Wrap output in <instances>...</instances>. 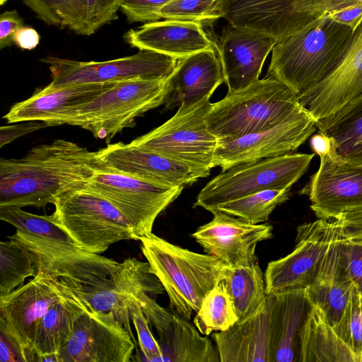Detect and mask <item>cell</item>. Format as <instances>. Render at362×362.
<instances>
[{
    "mask_svg": "<svg viewBox=\"0 0 362 362\" xmlns=\"http://www.w3.org/2000/svg\"><path fill=\"white\" fill-rule=\"evenodd\" d=\"M168 82L169 93L165 103L168 110L188 107L211 97L224 82L217 51L206 49L177 59Z\"/></svg>",
    "mask_w": 362,
    "mask_h": 362,
    "instance_id": "603a6c76",
    "label": "cell"
},
{
    "mask_svg": "<svg viewBox=\"0 0 362 362\" xmlns=\"http://www.w3.org/2000/svg\"><path fill=\"white\" fill-rule=\"evenodd\" d=\"M325 16L356 32L362 23V4H354Z\"/></svg>",
    "mask_w": 362,
    "mask_h": 362,
    "instance_id": "f6af8a7d",
    "label": "cell"
},
{
    "mask_svg": "<svg viewBox=\"0 0 362 362\" xmlns=\"http://www.w3.org/2000/svg\"><path fill=\"white\" fill-rule=\"evenodd\" d=\"M362 93V23L338 67L298 97L316 121L327 117Z\"/></svg>",
    "mask_w": 362,
    "mask_h": 362,
    "instance_id": "ffe728a7",
    "label": "cell"
},
{
    "mask_svg": "<svg viewBox=\"0 0 362 362\" xmlns=\"http://www.w3.org/2000/svg\"><path fill=\"white\" fill-rule=\"evenodd\" d=\"M362 362V291L353 286L342 316L334 328Z\"/></svg>",
    "mask_w": 362,
    "mask_h": 362,
    "instance_id": "f35d334b",
    "label": "cell"
},
{
    "mask_svg": "<svg viewBox=\"0 0 362 362\" xmlns=\"http://www.w3.org/2000/svg\"><path fill=\"white\" fill-rule=\"evenodd\" d=\"M100 170L96 151L58 139L19 159L0 160V207H43L86 186Z\"/></svg>",
    "mask_w": 362,
    "mask_h": 362,
    "instance_id": "6da1fadb",
    "label": "cell"
},
{
    "mask_svg": "<svg viewBox=\"0 0 362 362\" xmlns=\"http://www.w3.org/2000/svg\"><path fill=\"white\" fill-rule=\"evenodd\" d=\"M114 83H88L57 88L47 85L29 98L14 104L3 118L8 123L40 121L45 122L47 127H54L70 109L93 100Z\"/></svg>",
    "mask_w": 362,
    "mask_h": 362,
    "instance_id": "d4e9b609",
    "label": "cell"
},
{
    "mask_svg": "<svg viewBox=\"0 0 362 362\" xmlns=\"http://www.w3.org/2000/svg\"><path fill=\"white\" fill-rule=\"evenodd\" d=\"M172 0H123L120 10L129 23H151L161 18L160 9Z\"/></svg>",
    "mask_w": 362,
    "mask_h": 362,
    "instance_id": "60d3db41",
    "label": "cell"
},
{
    "mask_svg": "<svg viewBox=\"0 0 362 362\" xmlns=\"http://www.w3.org/2000/svg\"><path fill=\"white\" fill-rule=\"evenodd\" d=\"M310 146L315 153L321 157L331 151L333 143L329 137L318 132L311 137Z\"/></svg>",
    "mask_w": 362,
    "mask_h": 362,
    "instance_id": "681fc988",
    "label": "cell"
},
{
    "mask_svg": "<svg viewBox=\"0 0 362 362\" xmlns=\"http://www.w3.org/2000/svg\"><path fill=\"white\" fill-rule=\"evenodd\" d=\"M134 337L112 313L84 311L62 346L60 362H128Z\"/></svg>",
    "mask_w": 362,
    "mask_h": 362,
    "instance_id": "5bb4252c",
    "label": "cell"
},
{
    "mask_svg": "<svg viewBox=\"0 0 362 362\" xmlns=\"http://www.w3.org/2000/svg\"><path fill=\"white\" fill-rule=\"evenodd\" d=\"M355 32L327 16L276 41L266 76L285 84L297 98L331 74L349 50Z\"/></svg>",
    "mask_w": 362,
    "mask_h": 362,
    "instance_id": "7a4b0ae2",
    "label": "cell"
},
{
    "mask_svg": "<svg viewBox=\"0 0 362 362\" xmlns=\"http://www.w3.org/2000/svg\"><path fill=\"white\" fill-rule=\"evenodd\" d=\"M300 362H360L314 303L301 332Z\"/></svg>",
    "mask_w": 362,
    "mask_h": 362,
    "instance_id": "83f0119b",
    "label": "cell"
},
{
    "mask_svg": "<svg viewBox=\"0 0 362 362\" xmlns=\"http://www.w3.org/2000/svg\"><path fill=\"white\" fill-rule=\"evenodd\" d=\"M7 0H1V5H3Z\"/></svg>",
    "mask_w": 362,
    "mask_h": 362,
    "instance_id": "f907efd6",
    "label": "cell"
},
{
    "mask_svg": "<svg viewBox=\"0 0 362 362\" xmlns=\"http://www.w3.org/2000/svg\"><path fill=\"white\" fill-rule=\"evenodd\" d=\"M210 98L179 107L170 119L131 144L185 164L199 179L209 176L214 167L213 158L218 142L206 123L212 105Z\"/></svg>",
    "mask_w": 362,
    "mask_h": 362,
    "instance_id": "52a82bcc",
    "label": "cell"
},
{
    "mask_svg": "<svg viewBox=\"0 0 362 362\" xmlns=\"http://www.w3.org/2000/svg\"><path fill=\"white\" fill-rule=\"evenodd\" d=\"M238 321L231 298L222 282L204 297L194 318V323L201 334L224 331Z\"/></svg>",
    "mask_w": 362,
    "mask_h": 362,
    "instance_id": "8d00e7d4",
    "label": "cell"
},
{
    "mask_svg": "<svg viewBox=\"0 0 362 362\" xmlns=\"http://www.w3.org/2000/svg\"><path fill=\"white\" fill-rule=\"evenodd\" d=\"M40 37L34 28L23 25L15 33L13 43L23 49L31 50L40 42Z\"/></svg>",
    "mask_w": 362,
    "mask_h": 362,
    "instance_id": "bcb514c9",
    "label": "cell"
},
{
    "mask_svg": "<svg viewBox=\"0 0 362 362\" xmlns=\"http://www.w3.org/2000/svg\"><path fill=\"white\" fill-rule=\"evenodd\" d=\"M129 304V314L132 323L136 329L138 342L144 355L143 361L157 362L162 355L158 341L155 339L150 330L147 320L139 302L133 296Z\"/></svg>",
    "mask_w": 362,
    "mask_h": 362,
    "instance_id": "ab89813d",
    "label": "cell"
},
{
    "mask_svg": "<svg viewBox=\"0 0 362 362\" xmlns=\"http://www.w3.org/2000/svg\"><path fill=\"white\" fill-rule=\"evenodd\" d=\"M123 0H66L61 28L77 35L90 36L99 28L117 19Z\"/></svg>",
    "mask_w": 362,
    "mask_h": 362,
    "instance_id": "d6a6232c",
    "label": "cell"
},
{
    "mask_svg": "<svg viewBox=\"0 0 362 362\" xmlns=\"http://www.w3.org/2000/svg\"><path fill=\"white\" fill-rule=\"evenodd\" d=\"M334 219L341 267L353 286L362 291V210L343 213Z\"/></svg>",
    "mask_w": 362,
    "mask_h": 362,
    "instance_id": "836d02e7",
    "label": "cell"
},
{
    "mask_svg": "<svg viewBox=\"0 0 362 362\" xmlns=\"http://www.w3.org/2000/svg\"><path fill=\"white\" fill-rule=\"evenodd\" d=\"M308 110L265 130L233 139H218L213 162L222 171L240 164L293 153L317 129Z\"/></svg>",
    "mask_w": 362,
    "mask_h": 362,
    "instance_id": "7c38bea8",
    "label": "cell"
},
{
    "mask_svg": "<svg viewBox=\"0 0 362 362\" xmlns=\"http://www.w3.org/2000/svg\"><path fill=\"white\" fill-rule=\"evenodd\" d=\"M320 0H221L228 24L260 33L279 41L302 29L315 18Z\"/></svg>",
    "mask_w": 362,
    "mask_h": 362,
    "instance_id": "9a60e30c",
    "label": "cell"
},
{
    "mask_svg": "<svg viewBox=\"0 0 362 362\" xmlns=\"http://www.w3.org/2000/svg\"><path fill=\"white\" fill-rule=\"evenodd\" d=\"M271 294L270 362H300L301 332L313 303L307 288Z\"/></svg>",
    "mask_w": 362,
    "mask_h": 362,
    "instance_id": "7402d4cb",
    "label": "cell"
},
{
    "mask_svg": "<svg viewBox=\"0 0 362 362\" xmlns=\"http://www.w3.org/2000/svg\"><path fill=\"white\" fill-rule=\"evenodd\" d=\"M320 158L318 170L300 191L315 216L328 220L362 210V163L341 156L334 146Z\"/></svg>",
    "mask_w": 362,
    "mask_h": 362,
    "instance_id": "4fadbf2b",
    "label": "cell"
},
{
    "mask_svg": "<svg viewBox=\"0 0 362 362\" xmlns=\"http://www.w3.org/2000/svg\"><path fill=\"white\" fill-rule=\"evenodd\" d=\"M40 61L48 65L52 88L88 83H118L137 79L167 78L177 59L147 49L104 62H81L48 56Z\"/></svg>",
    "mask_w": 362,
    "mask_h": 362,
    "instance_id": "9c48e42d",
    "label": "cell"
},
{
    "mask_svg": "<svg viewBox=\"0 0 362 362\" xmlns=\"http://www.w3.org/2000/svg\"><path fill=\"white\" fill-rule=\"evenodd\" d=\"M161 18L211 25L222 18L221 0H172L160 9Z\"/></svg>",
    "mask_w": 362,
    "mask_h": 362,
    "instance_id": "74e56055",
    "label": "cell"
},
{
    "mask_svg": "<svg viewBox=\"0 0 362 362\" xmlns=\"http://www.w3.org/2000/svg\"><path fill=\"white\" fill-rule=\"evenodd\" d=\"M276 40L230 24L216 43L228 93L242 90L259 79L263 64Z\"/></svg>",
    "mask_w": 362,
    "mask_h": 362,
    "instance_id": "d6986e66",
    "label": "cell"
},
{
    "mask_svg": "<svg viewBox=\"0 0 362 362\" xmlns=\"http://www.w3.org/2000/svg\"><path fill=\"white\" fill-rule=\"evenodd\" d=\"M315 153H290L233 166L210 180L193 207L210 211L216 206L270 189H291L307 171Z\"/></svg>",
    "mask_w": 362,
    "mask_h": 362,
    "instance_id": "ba28073f",
    "label": "cell"
},
{
    "mask_svg": "<svg viewBox=\"0 0 362 362\" xmlns=\"http://www.w3.org/2000/svg\"><path fill=\"white\" fill-rule=\"evenodd\" d=\"M0 219L16 228L13 235L66 250H81L52 216L37 215L15 206L0 207Z\"/></svg>",
    "mask_w": 362,
    "mask_h": 362,
    "instance_id": "1f68e13d",
    "label": "cell"
},
{
    "mask_svg": "<svg viewBox=\"0 0 362 362\" xmlns=\"http://www.w3.org/2000/svg\"><path fill=\"white\" fill-rule=\"evenodd\" d=\"M331 219L318 218L298 226L296 245L286 256L268 263L264 273L267 294L308 287L327 249Z\"/></svg>",
    "mask_w": 362,
    "mask_h": 362,
    "instance_id": "2e32d148",
    "label": "cell"
},
{
    "mask_svg": "<svg viewBox=\"0 0 362 362\" xmlns=\"http://www.w3.org/2000/svg\"><path fill=\"white\" fill-rule=\"evenodd\" d=\"M341 156L362 163V93L331 115L317 121Z\"/></svg>",
    "mask_w": 362,
    "mask_h": 362,
    "instance_id": "f546056e",
    "label": "cell"
},
{
    "mask_svg": "<svg viewBox=\"0 0 362 362\" xmlns=\"http://www.w3.org/2000/svg\"><path fill=\"white\" fill-rule=\"evenodd\" d=\"M0 362H23L18 347L1 331Z\"/></svg>",
    "mask_w": 362,
    "mask_h": 362,
    "instance_id": "7dc6e473",
    "label": "cell"
},
{
    "mask_svg": "<svg viewBox=\"0 0 362 362\" xmlns=\"http://www.w3.org/2000/svg\"><path fill=\"white\" fill-rule=\"evenodd\" d=\"M353 286L340 262L338 228L332 218L327 249L307 290L313 303L322 309L334 328L342 316Z\"/></svg>",
    "mask_w": 362,
    "mask_h": 362,
    "instance_id": "484cf974",
    "label": "cell"
},
{
    "mask_svg": "<svg viewBox=\"0 0 362 362\" xmlns=\"http://www.w3.org/2000/svg\"><path fill=\"white\" fill-rule=\"evenodd\" d=\"M168 93V78L115 83L93 100L70 109L56 126H78L109 143L122 129L133 127L136 118L165 104Z\"/></svg>",
    "mask_w": 362,
    "mask_h": 362,
    "instance_id": "5b68a950",
    "label": "cell"
},
{
    "mask_svg": "<svg viewBox=\"0 0 362 362\" xmlns=\"http://www.w3.org/2000/svg\"><path fill=\"white\" fill-rule=\"evenodd\" d=\"M211 213V221L192 234L204 251L230 267L257 262V245L273 237V226L269 223L252 224L219 211Z\"/></svg>",
    "mask_w": 362,
    "mask_h": 362,
    "instance_id": "e0dca14e",
    "label": "cell"
},
{
    "mask_svg": "<svg viewBox=\"0 0 362 362\" xmlns=\"http://www.w3.org/2000/svg\"><path fill=\"white\" fill-rule=\"evenodd\" d=\"M162 355L160 362H218L216 346L202 337L189 320L173 312L172 318L158 332Z\"/></svg>",
    "mask_w": 362,
    "mask_h": 362,
    "instance_id": "f1b7e54d",
    "label": "cell"
},
{
    "mask_svg": "<svg viewBox=\"0 0 362 362\" xmlns=\"http://www.w3.org/2000/svg\"><path fill=\"white\" fill-rule=\"evenodd\" d=\"M241 320L255 313L264 301L267 294L264 274L257 261L246 266H226L221 281Z\"/></svg>",
    "mask_w": 362,
    "mask_h": 362,
    "instance_id": "4dcf8cb0",
    "label": "cell"
},
{
    "mask_svg": "<svg viewBox=\"0 0 362 362\" xmlns=\"http://www.w3.org/2000/svg\"><path fill=\"white\" fill-rule=\"evenodd\" d=\"M46 127L47 124L45 122H37V121H28L26 123L16 125L2 126L0 128V146L3 147L21 136Z\"/></svg>",
    "mask_w": 362,
    "mask_h": 362,
    "instance_id": "ee69618b",
    "label": "cell"
},
{
    "mask_svg": "<svg viewBox=\"0 0 362 362\" xmlns=\"http://www.w3.org/2000/svg\"><path fill=\"white\" fill-rule=\"evenodd\" d=\"M124 41L132 47L164 54L177 59L213 49L216 43L203 25L195 22L165 20L144 23L124 33Z\"/></svg>",
    "mask_w": 362,
    "mask_h": 362,
    "instance_id": "44dd1931",
    "label": "cell"
},
{
    "mask_svg": "<svg viewBox=\"0 0 362 362\" xmlns=\"http://www.w3.org/2000/svg\"><path fill=\"white\" fill-rule=\"evenodd\" d=\"M100 170L170 187H185L199 178L185 164L132 144H107L96 151Z\"/></svg>",
    "mask_w": 362,
    "mask_h": 362,
    "instance_id": "ac0fdd59",
    "label": "cell"
},
{
    "mask_svg": "<svg viewBox=\"0 0 362 362\" xmlns=\"http://www.w3.org/2000/svg\"><path fill=\"white\" fill-rule=\"evenodd\" d=\"M58 279L63 283L66 293L48 309L37 327L34 347L39 362L46 355H59L71 336L79 315L84 311H94L87 300L77 296L64 281Z\"/></svg>",
    "mask_w": 362,
    "mask_h": 362,
    "instance_id": "4316f807",
    "label": "cell"
},
{
    "mask_svg": "<svg viewBox=\"0 0 362 362\" xmlns=\"http://www.w3.org/2000/svg\"><path fill=\"white\" fill-rule=\"evenodd\" d=\"M65 293L61 281L39 271L28 283L0 297V331L16 344L23 362H39L34 347L37 327Z\"/></svg>",
    "mask_w": 362,
    "mask_h": 362,
    "instance_id": "30bf717a",
    "label": "cell"
},
{
    "mask_svg": "<svg viewBox=\"0 0 362 362\" xmlns=\"http://www.w3.org/2000/svg\"><path fill=\"white\" fill-rule=\"evenodd\" d=\"M305 110L285 84L266 76L212 103L206 123L217 139H233L273 127Z\"/></svg>",
    "mask_w": 362,
    "mask_h": 362,
    "instance_id": "277c9868",
    "label": "cell"
},
{
    "mask_svg": "<svg viewBox=\"0 0 362 362\" xmlns=\"http://www.w3.org/2000/svg\"><path fill=\"white\" fill-rule=\"evenodd\" d=\"M23 25V19L16 11H6L0 16V49L13 43L16 31Z\"/></svg>",
    "mask_w": 362,
    "mask_h": 362,
    "instance_id": "7bdbcfd3",
    "label": "cell"
},
{
    "mask_svg": "<svg viewBox=\"0 0 362 362\" xmlns=\"http://www.w3.org/2000/svg\"><path fill=\"white\" fill-rule=\"evenodd\" d=\"M289 189H270L220 204L209 211H222L252 223L267 221L272 212L290 197Z\"/></svg>",
    "mask_w": 362,
    "mask_h": 362,
    "instance_id": "e575fe53",
    "label": "cell"
},
{
    "mask_svg": "<svg viewBox=\"0 0 362 362\" xmlns=\"http://www.w3.org/2000/svg\"><path fill=\"white\" fill-rule=\"evenodd\" d=\"M362 4V0H320L315 10L316 18L344 8Z\"/></svg>",
    "mask_w": 362,
    "mask_h": 362,
    "instance_id": "c3c4849f",
    "label": "cell"
},
{
    "mask_svg": "<svg viewBox=\"0 0 362 362\" xmlns=\"http://www.w3.org/2000/svg\"><path fill=\"white\" fill-rule=\"evenodd\" d=\"M139 240L152 272L167 292L170 309L189 320L206 295L222 281L227 264L213 255L181 247L153 233Z\"/></svg>",
    "mask_w": 362,
    "mask_h": 362,
    "instance_id": "3957f363",
    "label": "cell"
},
{
    "mask_svg": "<svg viewBox=\"0 0 362 362\" xmlns=\"http://www.w3.org/2000/svg\"><path fill=\"white\" fill-rule=\"evenodd\" d=\"M39 272L32 253L19 243L9 240L0 243V297L22 286L27 278Z\"/></svg>",
    "mask_w": 362,
    "mask_h": 362,
    "instance_id": "d590c367",
    "label": "cell"
},
{
    "mask_svg": "<svg viewBox=\"0 0 362 362\" xmlns=\"http://www.w3.org/2000/svg\"><path fill=\"white\" fill-rule=\"evenodd\" d=\"M53 205V220L83 251L100 254L121 240H139L121 211L103 197L84 187L64 194Z\"/></svg>",
    "mask_w": 362,
    "mask_h": 362,
    "instance_id": "8992f818",
    "label": "cell"
},
{
    "mask_svg": "<svg viewBox=\"0 0 362 362\" xmlns=\"http://www.w3.org/2000/svg\"><path fill=\"white\" fill-rule=\"evenodd\" d=\"M272 294L259 308L224 331L212 333L221 362H270Z\"/></svg>",
    "mask_w": 362,
    "mask_h": 362,
    "instance_id": "cb8c5ba5",
    "label": "cell"
},
{
    "mask_svg": "<svg viewBox=\"0 0 362 362\" xmlns=\"http://www.w3.org/2000/svg\"><path fill=\"white\" fill-rule=\"evenodd\" d=\"M36 16L49 25H62V14L66 0H21Z\"/></svg>",
    "mask_w": 362,
    "mask_h": 362,
    "instance_id": "b9f144b4",
    "label": "cell"
},
{
    "mask_svg": "<svg viewBox=\"0 0 362 362\" xmlns=\"http://www.w3.org/2000/svg\"><path fill=\"white\" fill-rule=\"evenodd\" d=\"M84 188L111 202L129 220L139 238L152 233L158 216L184 187L165 186L117 173L99 170Z\"/></svg>",
    "mask_w": 362,
    "mask_h": 362,
    "instance_id": "8fae6325",
    "label": "cell"
}]
</instances>
